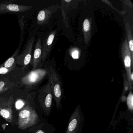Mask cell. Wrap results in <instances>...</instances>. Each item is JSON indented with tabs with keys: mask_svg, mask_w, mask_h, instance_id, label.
Here are the masks:
<instances>
[{
	"mask_svg": "<svg viewBox=\"0 0 133 133\" xmlns=\"http://www.w3.org/2000/svg\"><path fill=\"white\" fill-rule=\"evenodd\" d=\"M83 35L84 40L87 45L88 44L91 38V22L89 19H85L83 24Z\"/></svg>",
	"mask_w": 133,
	"mask_h": 133,
	"instance_id": "5bb4252c",
	"label": "cell"
},
{
	"mask_svg": "<svg viewBox=\"0 0 133 133\" xmlns=\"http://www.w3.org/2000/svg\"><path fill=\"white\" fill-rule=\"evenodd\" d=\"M45 66L47 71L48 82L51 86L56 107L57 110L60 112L63 109L62 102L64 96L62 82L52 65L47 64Z\"/></svg>",
	"mask_w": 133,
	"mask_h": 133,
	"instance_id": "7a4b0ae2",
	"label": "cell"
},
{
	"mask_svg": "<svg viewBox=\"0 0 133 133\" xmlns=\"http://www.w3.org/2000/svg\"><path fill=\"white\" fill-rule=\"evenodd\" d=\"M34 41L35 38L32 37L27 43L24 51L17 57L16 65L20 66L23 71L28 70L29 65L31 61Z\"/></svg>",
	"mask_w": 133,
	"mask_h": 133,
	"instance_id": "52a82bcc",
	"label": "cell"
},
{
	"mask_svg": "<svg viewBox=\"0 0 133 133\" xmlns=\"http://www.w3.org/2000/svg\"><path fill=\"white\" fill-rule=\"evenodd\" d=\"M70 54L72 58L74 59H78L79 58L80 55L79 50L76 48H73L70 52Z\"/></svg>",
	"mask_w": 133,
	"mask_h": 133,
	"instance_id": "d6986e66",
	"label": "cell"
},
{
	"mask_svg": "<svg viewBox=\"0 0 133 133\" xmlns=\"http://www.w3.org/2000/svg\"><path fill=\"white\" fill-rule=\"evenodd\" d=\"M65 2H70L71 1H65Z\"/></svg>",
	"mask_w": 133,
	"mask_h": 133,
	"instance_id": "44dd1931",
	"label": "cell"
},
{
	"mask_svg": "<svg viewBox=\"0 0 133 133\" xmlns=\"http://www.w3.org/2000/svg\"><path fill=\"white\" fill-rule=\"evenodd\" d=\"M17 85L10 78L0 75V95L16 87Z\"/></svg>",
	"mask_w": 133,
	"mask_h": 133,
	"instance_id": "7c38bea8",
	"label": "cell"
},
{
	"mask_svg": "<svg viewBox=\"0 0 133 133\" xmlns=\"http://www.w3.org/2000/svg\"><path fill=\"white\" fill-rule=\"evenodd\" d=\"M33 6L19 5L8 1L0 3V14L17 13L25 12L31 9Z\"/></svg>",
	"mask_w": 133,
	"mask_h": 133,
	"instance_id": "9c48e42d",
	"label": "cell"
},
{
	"mask_svg": "<svg viewBox=\"0 0 133 133\" xmlns=\"http://www.w3.org/2000/svg\"><path fill=\"white\" fill-rule=\"evenodd\" d=\"M11 97L8 98L0 99V115L7 121L13 123L14 116L12 106L14 98Z\"/></svg>",
	"mask_w": 133,
	"mask_h": 133,
	"instance_id": "ba28073f",
	"label": "cell"
},
{
	"mask_svg": "<svg viewBox=\"0 0 133 133\" xmlns=\"http://www.w3.org/2000/svg\"><path fill=\"white\" fill-rule=\"evenodd\" d=\"M125 29H126V35H127V41L128 43V47L130 52L131 56V61L133 65V32L132 29L130 24L127 23L125 25Z\"/></svg>",
	"mask_w": 133,
	"mask_h": 133,
	"instance_id": "4fadbf2b",
	"label": "cell"
},
{
	"mask_svg": "<svg viewBox=\"0 0 133 133\" xmlns=\"http://www.w3.org/2000/svg\"><path fill=\"white\" fill-rule=\"evenodd\" d=\"M19 52V50H17V51L15 52L12 56L8 59L5 62L1 65L7 68H10L16 65V59L18 55Z\"/></svg>",
	"mask_w": 133,
	"mask_h": 133,
	"instance_id": "2e32d148",
	"label": "cell"
},
{
	"mask_svg": "<svg viewBox=\"0 0 133 133\" xmlns=\"http://www.w3.org/2000/svg\"><path fill=\"white\" fill-rule=\"evenodd\" d=\"M51 15V12L49 10H42L39 11L37 16V20L39 25L44 24L47 21Z\"/></svg>",
	"mask_w": 133,
	"mask_h": 133,
	"instance_id": "9a60e30c",
	"label": "cell"
},
{
	"mask_svg": "<svg viewBox=\"0 0 133 133\" xmlns=\"http://www.w3.org/2000/svg\"><path fill=\"white\" fill-rule=\"evenodd\" d=\"M25 103L24 100L22 99H18L15 102V107L17 110L23 109L25 106Z\"/></svg>",
	"mask_w": 133,
	"mask_h": 133,
	"instance_id": "ac0fdd59",
	"label": "cell"
},
{
	"mask_svg": "<svg viewBox=\"0 0 133 133\" xmlns=\"http://www.w3.org/2000/svg\"><path fill=\"white\" fill-rule=\"evenodd\" d=\"M42 45L41 39L39 38L36 43L33 54L32 70H35L43 64V63L42 62Z\"/></svg>",
	"mask_w": 133,
	"mask_h": 133,
	"instance_id": "8fae6325",
	"label": "cell"
},
{
	"mask_svg": "<svg viewBox=\"0 0 133 133\" xmlns=\"http://www.w3.org/2000/svg\"><path fill=\"white\" fill-rule=\"evenodd\" d=\"M38 98L40 106L44 113L49 116L52 109V92L50 84L48 83L38 91Z\"/></svg>",
	"mask_w": 133,
	"mask_h": 133,
	"instance_id": "5b68a950",
	"label": "cell"
},
{
	"mask_svg": "<svg viewBox=\"0 0 133 133\" xmlns=\"http://www.w3.org/2000/svg\"><path fill=\"white\" fill-rule=\"evenodd\" d=\"M39 116L35 110L30 105L25 106L18 114V128L22 130H25L37 123Z\"/></svg>",
	"mask_w": 133,
	"mask_h": 133,
	"instance_id": "3957f363",
	"label": "cell"
},
{
	"mask_svg": "<svg viewBox=\"0 0 133 133\" xmlns=\"http://www.w3.org/2000/svg\"><path fill=\"white\" fill-rule=\"evenodd\" d=\"M36 133H45L42 130H38L37 131Z\"/></svg>",
	"mask_w": 133,
	"mask_h": 133,
	"instance_id": "ffe728a7",
	"label": "cell"
},
{
	"mask_svg": "<svg viewBox=\"0 0 133 133\" xmlns=\"http://www.w3.org/2000/svg\"><path fill=\"white\" fill-rule=\"evenodd\" d=\"M121 57L124 64L126 71L127 81L129 85L130 89L133 90V82L130 80V75L132 68V61L130 52L128 47L127 38H125L122 43L121 47Z\"/></svg>",
	"mask_w": 133,
	"mask_h": 133,
	"instance_id": "8992f818",
	"label": "cell"
},
{
	"mask_svg": "<svg viewBox=\"0 0 133 133\" xmlns=\"http://www.w3.org/2000/svg\"><path fill=\"white\" fill-rule=\"evenodd\" d=\"M84 114L80 105L75 107L71 115L65 133H82L84 126Z\"/></svg>",
	"mask_w": 133,
	"mask_h": 133,
	"instance_id": "277c9868",
	"label": "cell"
},
{
	"mask_svg": "<svg viewBox=\"0 0 133 133\" xmlns=\"http://www.w3.org/2000/svg\"><path fill=\"white\" fill-rule=\"evenodd\" d=\"M56 33V30L50 33L42 44V62L43 63L45 61L50 53Z\"/></svg>",
	"mask_w": 133,
	"mask_h": 133,
	"instance_id": "30bf717a",
	"label": "cell"
},
{
	"mask_svg": "<svg viewBox=\"0 0 133 133\" xmlns=\"http://www.w3.org/2000/svg\"><path fill=\"white\" fill-rule=\"evenodd\" d=\"M127 107L129 111L133 113V94L132 90L130 89L129 93L126 98Z\"/></svg>",
	"mask_w": 133,
	"mask_h": 133,
	"instance_id": "e0dca14e",
	"label": "cell"
},
{
	"mask_svg": "<svg viewBox=\"0 0 133 133\" xmlns=\"http://www.w3.org/2000/svg\"><path fill=\"white\" fill-rule=\"evenodd\" d=\"M43 64L35 70L22 71L15 77L13 81L18 86H20L26 90L34 88L41 83L47 75L46 66H45V68H42Z\"/></svg>",
	"mask_w": 133,
	"mask_h": 133,
	"instance_id": "6da1fadb",
	"label": "cell"
}]
</instances>
